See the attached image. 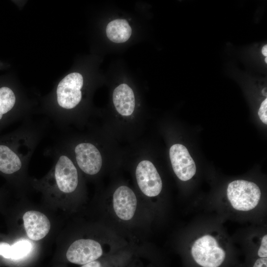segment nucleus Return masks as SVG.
<instances>
[{"mask_svg":"<svg viewBox=\"0 0 267 267\" xmlns=\"http://www.w3.org/2000/svg\"><path fill=\"white\" fill-rule=\"evenodd\" d=\"M111 265V264L109 265L107 263H102L97 260L83 265L81 267H113Z\"/></svg>","mask_w":267,"mask_h":267,"instance_id":"obj_18","label":"nucleus"},{"mask_svg":"<svg viewBox=\"0 0 267 267\" xmlns=\"http://www.w3.org/2000/svg\"><path fill=\"white\" fill-rule=\"evenodd\" d=\"M169 154L174 173L179 179L186 181L194 176L196 171L195 162L184 145H173Z\"/></svg>","mask_w":267,"mask_h":267,"instance_id":"obj_7","label":"nucleus"},{"mask_svg":"<svg viewBox=\"0 0 267 267\" xmlns=\"http://www.w3.org/2000/svg\"><path fill=\"white\" fill-rule=\"evenodd\" d=\"M191 254L195 262L203 267H219L225 257V251L210 235L203 236L195 241Z\"/></svg>","mask_w":267,"mask_h":267,"instance_id":"obj_2","label":"nucleus"},{"mask_svg":"<svg viewBox=\"0 0 267 267\" xmlns=\"http://www.w3.org/2000/svg\"><path fill=\"white\" fill-rule=\"evenodd\" d=\"M74 153L77 164L83 172L94 175L100 171L102 157L94 145L89 142L79 143L74 148Z\"/></svg>","mask_w":267,"mask_h":267,"instance_id":"obj_8","label":"nucleus"},{"mask_svg":"<svg viewBox=\"0 0 267 267\" xmlns=\"http://www.w3.org/2000/svg\"><path fill=\"white\" fill-rule=\"evenodd\" d=\"M106 33L112 42L122 43L129 39L132 34V28L126 20L118 19L108 24Z\"/></svg>","mask_w":267,"mask_h":267,"instance_id":"obj_13","label":"nucleus"},{"mask_svg":"<svg viewBox=\"0 0 267 267\" xmlns=\"http://www.w3.org/2000/svg\"><path fill=\"white\" fill-rule=\"evenodd\" d=\"M258 255L261 258L267 257V235H264L261 240L260 247L258 251Z\"/></svg>","mask_w":267,"mask_h":267,"instance_id":"obj_17","label":"nucleus"},{"mask_svg":"<svg viewBox=\"0 0 267 267\" xmlns=\"http://www.w3.org/2000/svg\"><path fill=\"white\" fill-rule=\"evenodd\" d=\"M267 98L262 102L258 111V115L261 120L265 124H267Z\"/></svg>","mask_w":267,"mask_h":267,"instance_id":"obj_16","label":"nucleus"},{"mask_svg":"<svg viewBox=\"0 0 267 267\" xmlns=\"http://www.w3.org/2000/svg\"><path fill=\"white\" fill-rule=\"evenodd\" d=\"M11 253L10 259L18 260L27 256L32 249V244L26 239H22L11 245Z\"/></svg>","mask_w":267,"mask_h":267,"instance_id":"obj_15","label":"nucleus"},{"mask_svg":"<svg viewBox=\"0 0 267 267\" xmlns=\"http://www.w3.org/2000/svg\"><path fill=\"white\" fill-rule=\"evenodd\" d=\"M113 101L117 112L123 116L131 115L135 107V98L132 89L127 84H122L115 89Z\"/></svg>","mask_w":267,"mask_h":267,"instance_id":"obj_12","label":"nucleus"},{"mask_svg":"<svg viewBox=\"0 0 267 267\" xmlns=\"http://www.w3.org/2000/svg\"><path fill=\"white\" fill-rule=\"evenodd\" d=\"M33 151L19 152L7 145L0 144V172L8 175L18 172L29 161Z\"/></svg>","mask_w":267,"mask_h":267,"instance_id":"obj_10","label":"nucleus"},{"mask_svg":"<svg viewBox=\"0 0 267 267\" xmlns=\"http://www.w3.org/2000/svg\"><path fill=\"white\" fill-rule=\"evenodd\" d=\"M103 253L102 247L98 242L90 239H81L72 243L66 256L70 262L83 265L98 260Z\"/></svg>","mask_w":267,"mask_h":267,"instance_id":"obj_5","label":"nucleus"},{"mask_svg":"<svg viewBox=\"0 0 267 267\" xmlns=\"http://www.w3.org/2000/svg\"><path fill=\"white\" fill-rule=\"evenodd\" d=\"M53 176L58 189L65 193L74 192L78 184L77 169L72 160L62 152L56 157Z\"/></svg>","mask_w":267,"mask_h":267,"instance_id":"obj_4","label":"nucleus"},{"mask_svg":"<svg viewBox=\"0 0 267 267\" xmlns=\"http://www.w3.org/2000/svg\"><path fill=\"white\" fill-rule=\"evenodd\" d=\"M113 207L120 220L127 221L134 217L137 207V199L132 189L122 185L118 187L113 196Z\"/></svg>","mask_w":267,"mask_h":267,"instance_id":"obj_9","label":"nucleus"},{"mask_svg":"<svg viewBox=\"0 0 267 267\" xmlns=\"http://www.w3.org/2000/svg\"><path fill=\"white\" fill-rule=\"evenodd\" d=\"M261 193L255 183L245 180H236L229 183L227 196L232 206L236 210L248 211L258 204Z\"/></svg>","mask_w":267,"mask_h":267,"instance_id":"obj_1","label":"nucleus"},{"mask_svg":"<svg viewBox=\"0 0 267 267\" xmlns=\"http://www.w3.org/2000/svg\"><path fill=\"white\" fill-rule=\"evenodd\" d=\"M135 176L138 187L144 195L154 197L161 192L162 180L152 162L148 160L139 162L136 169Z\"/></svg>","mask_w":267,"mask_h":267,"instance_id":"obj_6","label":"nucleus"},{"mask_svg":"<svg viewBox=\"0 0 267 267\" xmlns=\"http://www.w3.org/2000/svg\"><path fill=\"white\" fill-rule=\"evenodd\" d=\"M23 219L27 235L33 240L42 239L47 234L50 230V222L42 213L29 211L24 214Z\"/></svg>","mask_w":267,"mask_h":267,"instance_id":"obj_11","label":"nucleus"},{"mask_svg":"<svg viewBox=\"0 0 267 267\" xmlns=\"http://www.w3.org/2000/svg\"><path fill=\"white\" fill-rule=\"evenodd\" d=\"M16 101L15 94L10 88L7 87L0 88V120L4 114L13 108Z\"/></svg>","mask_w":267,"mask_h":267,"instance_id":"obj_14","label":"nucleus"},{"mask_svg":"<svg viewBox=\"0 0 267 267\" xmlns=\"http://www.w3.org/2000/svg\"><path fill=\"white\" fill-rule=\"evenodd\" d=\"M253 267H267V258L263 257L257 259Z\"/></svg>","mask_w":267,"mask_h":267,"instance_id":"obj_19","label":"nucleus"},{"mask_svg":"<svg viewBox=\"0 0 267 267\" xmlns=\"http://www.w3.org/2000/svg\"><path fill=\"white\" fill-rule=\"evenodd\" d=\"M84 80L79 73L69 74L59 83L56 88V100L62 109H72L80 102Z\"/></svg>","mask_w":267,"mask_h":267,"instance_id":"obj_3","label":"nucleus"}]
</instances>
